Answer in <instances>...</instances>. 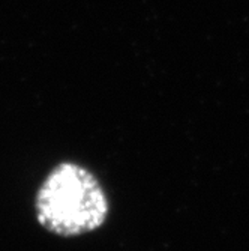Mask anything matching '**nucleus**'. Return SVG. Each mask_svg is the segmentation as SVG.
<instances>
[{
  "label": "nucleus",
  "mask_w": 249,
  "mask_h": 251,
  "mask_svg": "<svg viewBox=\"0 0 249 251\" xmlns=\"http://www.w3.org/2000/svg\"><path fill=\"white\" fill-rule=\"evenodd\" d=\"M35 212L45 230L74 238L104 226L110 201L99 179L81 164L63 161L44 177L36 193Z\"/></svg>",
  "instance_id": "nucleus-1"
}]
</instances>
